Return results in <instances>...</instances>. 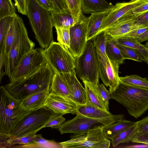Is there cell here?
<instances>
[{"mask_svg": "<svg viewBox=\"0 0 148 148\" xmlns=\"http://www.w3.org/2000/svg\"><path fill=\"white\" fill-rule=\"evenodd\" d=\"M148 29V26L142 27L132 30L122 37H129L136 39Z\"/></svg>", "mask_w": 148, "mask_h": 148, "instance_id": "45", "label": "cell"}, {"mask_svg": "<svg viewBox=\"0 0 148 148\" xmlns=\"http://www.w3.org/2000/svg\"><path fill=\"white\" fill-rule=\"evenodd\" d=\"M0 143L9 137L12 130L32 111L21 108V101L14 98L4 86L0 88Z\"/></svg>", "mask_w": 148, "mask_h": 148, "instance_id": "3", "label": "cell"}, {"mask_svg": "<svg viewBox=\"0 0 148 148\" xmlns=\"http://www.w3.org/2000/svg\"><path fill=\"white\" fill-rule=\"evenodd\" d=\"M147 26H148V11L137 17L132 30Z\"/></svg>", "mask_w": 148, "mask_h": 148, "instance_id": "40", "label": "cell"}, {"mask_svg": "<svg viewBox=\"0 0 148 148\" xmlns=\"http://www.w3.org/2000/svg\"><path fill=\"white\" fill-rule=\"evenodd\" d=\"M146 3V0H131L128 2L116 3L114 5L113 9L103 20L96 36L105 31L118 19L128 12L132 11Z\"/></svg>", "mask_w": 148, "mask_h": 148, "instance_id": "13", "label": "cell"}, {"mask_svg": "<svg viewBox=\"0 0 148 148\" xmlns=\"http://www.w3.org/2000/svg\"><path fill=\"white\" fill-rule=\"evenodd\" d=\"M76 59L75 71L78 76L82 81L97 86L100 77L99 62L92 40L88 41L83 52Z\"/></svg>", "mask_w": 148, "mask_h": 148, "instance_id": "5", "label": "cell"}, {"mask_svg": "<svg viewBox=\"0 0 148 148\" xmlns=\"http://www.w3.org/2000/svg\"><path fill=\"white\" fill-rule=\"evenodd\" d=\"M50 86L42 91L33 93L21 101L20 107L26 110L33 111L44 106L50 92Z\"/></svg>", "mask_w": 148, "mask_h": 148, "instance_id": "17", "label": "cell"}, {"mask_svg": "<svg viewBox=\"0 0 148 148\" xmlns=\"http://www.w3.org/2000/svg\"><path fill=\"white\" fill-rule=\"evenodd\" d=\"M114 6L104 11L91 14L88 24V41L91 40L96 36L103 20L113 9Z\"/></svg>", "mask_w": 148, "mask_h": 148, "instance_id": "22", "label": "cell"}, {"mask_svg": "<svg viewBox=\"0 0 148 148\" xmlns=\"http://www.w3.org/2000/svg\"><path fill=\"white\" fill-rule=\"evenodd\" d=\"M54 5L57 12L70 11L66 0H49Z\"/></svg>", "mask_w": 148, "mask_h": 148, "instance_id": "42", "label": "cell"}, {"mask_svg": "<svg viewBox=\"0 0 148 148\" xmlns=\"http://www.w3.org/2000/svg\"><path fill=\"white\" fill-rule=\"evenodd\" d=\"M14 5L18 12L23 15H26L27 11L26 0H14Z\"/></svg>", "mask_w": 148, "mask_h": 148, "instance_id": "46", "label": "cell"}, {"mask_svg": "<svg viewBox=\"0 0 148 148\" xmlns=\"http://www.w3.org/2000/svg\"><path fill=\"white\" fill-rule=\"evenodd\" d=\"M78 105L75 102L49 93L44 106L55 113L62 115L71 113L77 114Z\"/></svg>", "mask_w": 148, "mask_h": 148, "instance_id": "15", "label": "cell"}, {"mask_svg": "<svg viewBox=\"0 0 148 148\" xmlns=\"http://www.w3.org/2000/svg\"><path fill=\"white\" fill-rule=\"evenodd\" d=\"M54 74L47 63L31 74L10 82L4 86L10 95L21 101L33 93L51 86Z\"/></svg>", "mask_w": 148, "mask_h": 148, "instance_id": "1", "label": "cell"}, {"mask_svg": "<svg viewBox=\"0 0 148 148\" xmlns=\"http://www.w3.org/2000/svg\"><path fill=\"white\" fill-rule=\"evenodd\" d=\"M97 88L103 100L108 107L109 105V100L111 98L110 92L102 84H99Z\"/></svg>", "mask_w": 148, "mask_h": 148, "instance_id": "41", "label": "cell"}, {"mask_svg": "<svg viewBox=\"0 0 148 148\" xmlns=\"http://www.w3.org/2000/svg\"><path fill=\"white\" fill-rule=\"evenodd\" d=\"M47 62L54 73H71L75 71L76 58L68 49L58 42H53L44 50Z\"/></svg>", "mask_w": 148, "mask_h": 148, "instance_id": "7", "label": "cell"}, {"mask_svg": "<svg viewBox=\"0 0 148 148\" xmlns=\"http://www.w3.org/2000/svg\"><path fill=\"white\" fill-rule=\"evenodd\" d=\"M24 23V21L21 17L16 14L14 17L13 21L5 40L3 54L5 66L6 61L8 54L11 46L14 40L22 25Z\"/></svg>", "mask_w": 148, "mask_h": 148, "instance_id": "20", "label": "cell"}, {"mask_svg": "<svg viewBox=\"0 0 148 148\" xmlns=\"http://www.w3.org/2000/svg\"><path fill=\"white\" fill-rule=\"evenodd\" d=\"M111 98L123 106L128 113L137 119L148 109V89L126 84L120 81L110 93Z\"/></svg>", "mask_w": 148, "mask_h": 148, "instance_id": "4", "label": "cell"}, {"mask_svg": "<svg viewBox=\"0 0 148 148\" xmlns=\"http://www.w3.org/2000/svg\"><path fill=\"white\" fill-rule=\"evenodd\" d=\"M136 122L133 125L113 137L110 139L113 147L121 143H128L131 142L134 136L137 133Z\"/></svg>", "mask_w": 148, "mask_h": 148, "instance_id": "30", "label": "cell"}, {"mask_svg": "<svg viewBox=\"0 0 148 148\" xmlns=\"http://www.w3.org/2000/svg\"><path fill=\"white\" fill-rule=\"evenodd\" d=\"M53 27H70L75 24L70 11L62 12L50 11Z\"/></svg>", "mask_w": 148, "mask_h": 148, "instance_id": "27", "label": "cell"}, {"mask_svg": "<svg viewBox=\"0 0 148 148\" xmlns=\"http://www.w3.org/2000/svg\"><path fill=\"white\" fill-rule=\"evenodd\" d=\"M75 24L84 17L82 10V0H66Z\"/></svg>", "mask_w": 148, "mask_h": 148, "instance_id": "33", "label": "cell"}, {"mask_svg": "<svg viewBox=\"0 0 148 148\" xmlns=\"http://www.w3.org/2000/svg\"><path fill=\"white\" fill-rule=\"evenodd\" d=\"M118 46L121 54L125 60H131L140 62L144 61L140 54L134 49L118 43Z\"/></svg>", "mask_w": 148, "mask_h": 148, "instance_id": "36", "label": "cell"}, {"mask_svg": "<svg viewBox=\"0 0 148 148\" xmlns=\"http://www.w3.org/2000/svg\"><path fill=\"white\" fill-rule=\"evenodd\" d=\"M85 88L86 98V103L91 104L102 109L108 111L109 107L106 106L102 99L97 87V86L85 81H83Z\"/></svg>", "mask_w": 148, "mask_h": 148, "instance_id": "21", "label": "cell"}, {"mask_svg": "<svg viewBox=\"0 0 148 148\" xmlns=\"http://www.w3.org/2000/svg\"></svg>", "mask_w": 148, "mask_h": 148, "instance_id": "51", "label": "cell"}, {"mask_svg": "<svg viewBox=\"0 0 148 148\" xmlns=\"http://www.w3.org/2000/svg\"><path fill=\"white\" fill-rule=\"evenodd\" d=\"M50 92L75 102L67 82L57 73H54L53 77Z\"/></svg>", "mask_w": 148, "mask_h": 148, "instance_id": "19", "label": "cell"}, {"mask_svg": "<svg viewBox=\"0 0 148 148\" xmlns=\"http://www.w3.org/2000/svg\"><path fill=\"white\" fill-rule=\"evenodd\" d=\"M91 40L96 49L99 60L107 61L109 59L106 53L107 34L104 31L103 32Z\"/></svg>", "mask_w": 148, "mask_h": 148, "instance_id": "29", "label": "cell"}, {"mask_svg": "<svg viewBox=\"0 0 148 148\" xmlns=\"http://www.w3.org/2000/svg\"><path fill=\"white\" fill-rule=\"evenodd\" d=\"M36 133H33L23 136L7 140L0 144V148L11 147L16 145H21L29 144L33 141Z\"/></svg>", "mask_w": 148, "mask_h": 148, "instance_id": "34", "label": "cell"}, {"mask_svg": "<svg viewBox=\"0 0 148 148\" xmlns=\"http://www.w3.org/2000/svg\"><path fill=\"white\" fill-rule=\"evenodd\" d=\"M106 53L109 59L117 62L119 65L122 64L125 60L119 48L116 39L107 34Z\"/></svg>", "mask_w": 148, "mask_h": 148, "instance_id": "26", "label": "cell"}, {"mask_svg": "<svg viewBox=\"0 0 148 148\" xmlns=\"http://www.w3.org/2000/svg\"><path fill=\"white\" fill-rule=\"evenodd\" d=\"M89 18L84 16L78 23L70 28V41L69 50L75 58L82 53L88 41Z\"/></svg>", "mask_w": 148, "mask_h": 148, "instance_id": "12", "label": "cell"}, {"mask_svg": "<svg viewBox=\"0 0 148 148\" xmlns=\"http://www.w3.org/2000/svg\"><path fill=\"white\" fill-rule=\"evenodd\" d=\"M58 74L67 82L75 102L78 105L86 104V98L85 88L77 79L75 71L71 73Z\"/></svg>", "mask_w": 148, "mask_h": 148, "instance_id": "16", "label": "cell"}, {"mask_svg": "<svg viewBox=\"0 0 148 148\" xmlns=\"http://www.w3.org/2000/svg\"><path fill=\"white\" fill-rule=\"evenodd\" d=\"M58 114L45 106L32 111L17 125L8 138L0 144L8 140L36 133L45 127L50 119Z\"/></svg>", "mask_w": 148, "mask_h": 148, "instance_id": "6", "label": "cell"}, {"mask_svg": "<svg viewBox=\"0 0 148 148\" xmlns=\"http://www.w3.org/2000/svg\"><path fill=\"white\" fill-rule=\"evenodd\" d=\"M27 14L36 39L43 49L53 42V25L50 11L37 0H26Z\"/></svg>", "mask_w": 148, "mask_h": 148, "instance_id": "2", "label": "cell"}, {"mask_svg": "<svg viewBox=\"0 0 148 148\" xmlns=\"http://www.w3.org/2000/svg\"><path fill=\"white\" fill-rule=\"evenodd\" d=\"M140 15L134 14L132 11H129L104 31L115 39L122 37L133 30L137 18Z\"/></svg>", "mask_w": 148, "mask_h": 148, "instance_id": "14", "label": "cell"}, {"mask_svg": "<svg viewBox=\"0 0 148 148\" xmlns=\"http://www.w3.org/2000/svg\"><path fill=\"white\" fill-rule=\"evenodd\" d=\"M43 6L50 11H53L56 12L55 8L49 0H37Z\"/></svg>", "mask_w": 148, "mask_h": 148, "instance_id": "48", "label": "cell"}, {"mask_svg": "<svg viewBox=\"0 0 148 148\" xmlns=\"http://www.w3.org/2000/svg\"><path fill=\"white\" fill-rule=\"evenodd\" d=\"M63 115L58 114L51 118L45 125V127H51L58 129L65 121L66 119L62 116Z\"/></svg>", "mask_w": 148, "mask_h": 148, "instance_id": "39", "label": "cell"}, {"mask_svg": "<svg viewBox=\"0 0 148 148\" xmlns=\"http://www.w3.org/2000/svg\"><path fill=\"white\" fill-rule=\"evenodd\" d=\"M104 126H99L86 132L74 134L70 139L59 143L62 148H108L111 141L104 136L102 130Z\"/></svg>", "mask_w": 148, "mask_h": 148, "instance_id": "9", "label": "cell"}, {"mask_svg": "<svg viewBox=\"0 0 148 148\" xmlns=\"http://www.w3.org/2000/svg\"><path fill=\"white\" fill-rule=\"evenodd\" d=\"M123 114L112 115L101 119L90 118L79 113L73 119L65 121L58 130L61 134L80 133L87 132L100 126H107L123 119Z\"/></svg>", "mask_w": 148, "mask_h": 148, "instance_id": "8", "label": "cell"}, {"mask_svg": "<svg viewBox=\"0 0 148 148\" xmlns=\"http://www.w3.org/2000/svg\"><path fill=\"white\" fill-rule=\"evenodd\" d=\"M19 148H62L59 143L53 140H47L43 138L41 134H36L32 142L27 144L19 145Z\"/></svg>", "mask_w": 148, "mask_h": 148, "instance_id": "31", "label": "cell"}, {"mask_svg": "<svg viewBox=\"0 0 148 148\" xmlns=\"http://www.w3.org/2000/svg\"><path fill=\"white\" fill-rule=\"evenodd\" d=\"M144 45L147 49L148 52V40L146 41ZM145 61L148 65V56L147 58Z\"/></svg>", "mask_w": 148, "mask_h": 148, "instance_id": "50", "label": "cell"}, {"mask_svg": "<svg viewBox=\"0 0 148 148\" xmlns=\"http://www.w3.org/2000/svg\"><path fill=\"white\" fill-rule=\"evenodd\" d=\"M34 43L29 38L24 23L22 25L8 53L5 66V74L9 78L22 58L34 49Z\"/></svg>", "mask_w": 148, "mask_h": 148, "instance_id": "10", "label": "cell"}, {"mask_svg": "<svg viewBox=\"0 0 148 148\" xmlns=\"http://www.w3.org/2000/svg\"><path fill=\"white\" fill-rule=\"evenodd\" d=\"M148 11V2L145 3L132 10L133 13L136 14H142Z\"/></svg>", "mask_w": 148, "mask_h": 148, "instance_id": "47", "label": "cell"}, {"mask_svg": "<svg viewBox=\"0 0 148 148\" xmlns=\"http://www.w3.org/2000/svg\"><path fill=\"white\" fill-rule=\"evenodd\" d=\"M58 42L68 49L70 46V27H56Z\"/></svg>", "mask_w": 148, "mask_h": 148, "instance_id": "38", "label": "cell"}, {"mask_svg": "<svg viewBox=\"0 0 148 148\" xmlns=\"http://www.w3.org/2000/svg\"><path fill=\"white\" fill-rule=\"evenodd\" d=\"M135 123L136 122L123 119L116 123L104 126L103 128V132L106 138L111 139L113 137L128 128Z\"/></svg>", "mask_w": 148, "mask_h": 148, "instance_id": "25", "label": "cell"}, {"mask_svg": "<svg viewBox=\"0 0 148 148\" xmlns=\"http://www.w3.org/2000/svg\"><path fill=\"white\" fill-rule=\"evenodd\" d=\"M77 113L90 118L98 119H104L113 115L108 111L102 109L87 103L78 105Z\"/></svg>", "mask_w": 148, "mask_h": 148, "instance_id": "24", "label": "cell"}, {"mask_svg": "<svg viewBox=\"0 0 148 148\" xmlns=\"http://www.w3.org/2000/svg\"><path fill=\"white\" fill-rule=\"evenodd\" d=\"M136 133L141 134L148 132V116L136 122Z\"/></svg>", "mask_w": 148, "mask_h": 148, "instance_id": "43", "label": "cell"}, {"mask_svg": "<svg viewBox=\"0 0 148 148\" xmlns=\"http://www.w3.org/2000/svg\"><path fill=\"white\" fill-rule=\"evenodd\" d=\"M14 16H8L0 19V53L3 52L5 38Z\"/></svg>", "mask_w": 148, "mask_h": 148, "instance_id": "35", "label": "cell"}, {"mask_svg": "<svg viewBox=\"0 0 148 148\" xmlns=\"http://www.w3.org/2000/svg\"><path fill=\"white\" fill-rule=\"evenodd\" d=\"M131 142L148 145V132L141 134L136 133L133 137Z\"/></svg>", "mask_w": 148, "mask_h": 148, "instance_id": "44", "label": "cell"}, {"mask_svg": "<svg viewBox=\"0 0 148 148\" xmlns=\"http://www.w3.org/2000/svg\"><path fill=\"white\" fill-rule=\"evenodd\" d=\"M136 39L140 42L148 40V29L142 34L138 37Z\"/></svg>", "mask_w": 148, "mask_h": 148, "instance_id": "49", "label": "cell"}, {"mask_svg": "<svg viewBox=\"0 0 148 148\" xmlns=\"http://www.w3.org/2000/svg\"><path fill=\"white\" fill-rule=\"evenodd\" d=\"M44 49L36 48L25 55L21 59L9 77L10 82L28 75L47 64Z\"/></svg>", "mask_w": 148, "mask_h": 148, "instance_id": "11", "label": "cell"}, {"mask_svg": "<svg viewBox=\"0 0 148 148\" xmlns=\"http://www.w3.org/2000/svg\"><path fill=\"white\" fill-rule=\"evenodd\" d=\"M118 43L132 48L137 51L146 61L148 56L147 50L144 46L136 39L129 37H121L116 39Z\"/></svg>", "mask_w": 148, "mask_h": 148, "instance_id": "28", "label": "cell"}, {"mask_svg": "<svg viewBox=\"0 0 148 148\" xmlns=\"http://www.w3.org/2000/svg\"><path fill=\"white\" fill-rule=\"evenodd\" d=\"M0 1V19L8 16H15L16 15L12 0Z\"/></svg>", "mask_w": 148, "mask_h": 148, "instance_id": "37", "label": "cell"}, {"mask_svg": "<svg viewBox=\"0 0 148 148\" xmlns=\"http://www.w3.org/2000/svg\"><path fill=\"white\" fill-rule=\"evenodd\" d=\"M113 6L105 0H82V12L86 14L102 12Z\"/></svg>", "mask_w": 148, "mask_h": 148, "instance_id": "23", "label": "cell"}, {"mask_svg": "<svg viewBox=\"0 0 148 148\" xmlns=\"http://www.w3.org/2000/svg\"><path fill=\"white\" fill-rule=\"evenodd\" d=\"M122 83L131 86L148 89V80L146 78H143L135 75L120 77Z\"/></svg>", "mask_w": 148, "mask_h": 148, "instance_id": "32", "label": "cell"}, {"mask_svg": "<svg viewBox=\"0 0 148 148\" xmlns=\"http://www.w3.org/2000/svg\"><path fill=\"white\" fill-rule=\"evenodd\" d=\"M119 65L117 62L109 59L106 62L105 80L103 84L106 87H109L110 93L115 90L120 81L119 75Z\"/></svg>", "mask_w": 148, "mask_h": 148, "instance_id": "18", "label": "cell"}]
</instances>
